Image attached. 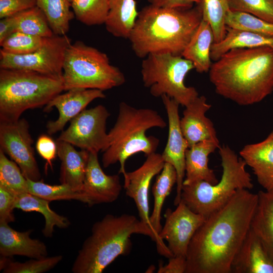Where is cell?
<instances>
[{"label":"cell","mask_w":273,"mask_h":273,"mask_svg":"<svg viewBox=\"0 0 273 273\" xmlns=\"http://www.w3.org/2000/svg\"><path fill=\"white\" fill-rule=\"evenodd\" d=\"M257 201V193L240 189L224 207L208 217L189 244L186 273H231Z\"/></svg>","instance_id":"cell-1"},{"label":"cell","mask_w":273,"mask_h":273,"mask_svg":"<svg viewBox=\"0 0 273 273\" xmlns=\"http://www.w3.org/2000/svg\"><path fill=\"white\" fill-rule=\"evenodd\" d=\"M208 72L219 95L241 106L256 104L273 92V49H231Z\"/></svg>","instance_id":"cell-2"},{"label":"cell","mask_w":273,"mask_h":273,"mask_svg":"<svg viewBox=\"0 0 273 273\" xmlns=\"http://www.w3.org/2000/svg\"><path fill=\"white\" fill-rule=\"evenodd\" d=\"M133 234L149 237L155 242L158 252L167 258L172 256L167 245L151 228L134 215L106 214L95 222L90 235L84 240L73 262L74 273H101L119 256L130 251Z\"/></svg>","instance_id":"cell-3"},{"label":"cell","mask_w":273,"mask_h":273,"mask_svg":"<svg viewBox=\"0 0 273 273\" xmlns=\"http://www.w3.org/2000/svg\"><path fill=\"white\" fill-rule=\"evenodd\" d=\"M202 19L198 5L189 9L165 8L149 5L139 12L128 38L134 54L181 55Z\"/></svg>","instance_id":"cell-4"},{"label":"cell","mask_w":273,"mask_h":273,"mask_svg":"<svg viewBox=\"0 0 273 273\" xmlns=\"http://www.w3.org/2000/svg\"><path fill=\"white\" fill-rule=\"evenodd\" d=\"M166 126L156 111L135 108L121 102L116 121L108 132L109 144L102 155L103 166L107 168L119 162V172L124 175L126 172L125 162L130 156L140 152L146 156L156 152L159 140L153 136H148L146 131L153 127L164 128Z\"/></svg>","instance_id":"cell-5"},{"label":"cell","mask_w":273,"mask_h":273,"mask_svg":"<svg viewBox=\"0 0 273 273\" xmlns=\"http://www.w3.org/2000/svg\"><path fill=\"white\" fill-rule=\"evenodd\" d=\"M64 90L62 77L0 68V121H16L26 110L45 107Z\"/></svg>","instance_id":"cell-6"},{"label":"cell","mask_w":273,"mask_h":273,"mask_svg":"<svg viewBox=\"0 0 273 273\" xmlns=\"http://www.w3.org/2000/svg\"><path fill=\"white\" fill-rule=\"evenodd\" d=\"M218 149L222 167L220 180L214 185L198 181L183 185L181 189L180 201L206 218L224 207L238 190L253 187L244 160L227 145Z\"/></svg>","instance_id":"cell-7"},{"label":"cell","mask_w":273,"mask_h":273,"mask_svg":"<svg viewBox=\"0 0 273 273\" xmlns=\"http://www.w3.org/2000/svg\"><path fill=\"white\" fill-rule=\"evenodd\" d=\"M62 78L65 91L77 88L104 91L125 82L124 74L111 64L106 54L80 40L71 43L66 51Z\"/></svg>","instance_id":"cell-8"},{"label":"cell","mask_w":273,"mask_h":273,"mask_svg":"<svg viewBox=\"0 0 273 273\" xmlns=\"http://www.w3.org/2000/svg\"><path fill=\"white\" fill-rule=\"evenodd\" d=\"M193 69V63L181 55L157 53L143 59L141 73L144 85L152 96L166 95L186 107L199 96L195 87L186 86L184 82Z\"/></svg>","instance_id":"cell-9"},{"label":"cell","mask_w":273,"mask_h":273,"mask_svg":"<svg viewBox=\"0 0 273 273\" xmlns=\"http://www.w3.org/2000/svg\"><path fill=\"white\" fill-rule=\"evenodd\" d=\"M71 43L66 35L54 34L44 37L41 46L24 55L0 51V68L28 70L56 77H62L66 51Z\"/></svg>","instance_id":"cell-10"},{"label":"cell","mask_w":273,"mask_h":273,"mask_svg":"<svg viewBox=\"0 0 273 273\" xmlns=\"http://www.w3.org/2000/svg\"><path fill=\"white\" fill-rule=\"evenodd\" d=\"M110 113L102 105L85 109L70 121L57 140L66 142L89 152H104L108 147L106 122Z\"/></svg>","instance_id":"cell-11"},{"label":"cell","mask_w":273,"mask_h":273,"mask_svg":"<svg viewBox=\"0 0 273 273\" xmlns=\"http://www.w3.org/2000/svg\"><path fill=\"white\" fill-rule=\"evenodd\" d=\"M29 128V124L24 118L0 121V149L17 164L27 179L38 181L41 174Z\"/></svg>","instance_id":"cell-12"},{"label":"cell","mask_w":273,"mask_h":273,"mask_svg":"<svg viewBox=\"0 0 273 273\" xmlns=\"http://www.w3.org/2000/svg\"><path fill=\"white\" fill-rule=\"evenodd\" d=\"M165 217V224L159 234L160 238L167 242L173 256L187 258L190 241L206 218L193 212L182 201L174 210L167 209Z\"/></svg>","instance_id":"cell-13"},{"label":"cell","mask_w":273,"mask_h":273,"mask_svg":"<svg viewBox=\"0 0 273 273\" xmlns=\"http://www.w3.org/2000/svg\"><path fill=\"white\" fill-rule=\"evenodd\" d=\"M164 163L161 154L155 152L147 156L145 161L139 168L123 175L126 195L133 200L140 219L148 224L162 241L151 224L149 191L153 178L161 172Z\"/></svg>","instance_id":"cell-14"},{"label":"cell","mask_w":273,"mask_h":273,"mask_svg":"<svg viewBox=\"0 0 273 273\" xmlns=\"http://www.w3.org/2000/svg\"><path fill=\"white\" fill-rule=\"evenodd\" d=\"M161 99L168 121V139L161 155L164 162L171 164L176 172V191L174 200V205L176 206L180 201L185 177V153L189 146L180 125L179 104L166 95L161 96Z\"/></svg>","instance_id":"cell-15"},{"label":"cell","mask_w":273,"mask_h":273,"mask_svg":"<svg viewBox=\"0 0 273 273\" xmlns=\"http://www.w3.org/2000/svg\"><path fill=\"white\" fill-rule=\"evenodd\" d=\"M98 153L89 152L81 192L89 206L116 201L120 195L122 186L118 174L107 175L103 170Z\"/></svg>","instance_id":"cell-16"},{"label":"cell","mask_w":273,"mask_h":273,"mask_svg":"<svg viewBox=\"0 0 273 273\" xmlns=\"http://www.w3.org/2000/svg\"><path fill=\"white\" fill-rule=\"evenodd\" d=\"M59 94L53 98L45 107L43 111L48 112L55 107L58 111L59 116L54 121H49L47 124L49 134L52 135L62 131L66 124L80 112L95 99L105 98L103 91L97 89L73 88Z\"/></svg>","instance_id":"cell-17"},{"label":"cell","mask_w":273,"mask_h":273,"mask_svg":"<svg viewBox=\"0 0 273 273\" xmlns=\"http://www.w3.org/2000/svg\"><path fill=\"white\" fill-rule=\"evenodd\" d=\"M211 107L204 96H199L185 107L180 125L189 147L205 140L219 143L212 122L206 116Z\"/></svg>","instance_id":"cell-18"},{"label":"cell","mask_w":273,"mask_h":273,"mask_svg":"<svg viewBox=\"0 0 273 273\" xmlns=\"http://www.w3.org/2000/svg\"><path fill=\"white\" fill-rule=\"evenodd\" d=\"M231 273H273V260L250 228L234 258Z\"/></svg>","instance_id":"cell-19"},{"label":"cell","mask_w":273,"mask_h":273,"mask_svg":"<svg viewBox=\"0 0 273 273\" xmlns=\"http://www.w3.org/2000/svg\"><path fill=\"white\" fill-rule=\"evenodd\" d=\"M241 157L251 168L259 184L267 192L273 191V130L262 141L246 145Z\"/></svg>","instance_id":"cell-20"},{"label":"cell","mask_w":273,"mask_h":273,"mask_svg":"<svg viewBox=\"0 0 273 273\" xmlns=\"http://www.w3.org/2000/svg\"><path fill=\"white\" fill-rule=\"evenodd\" d=\"M32 232V230L19 232L10 227L9 223H0L1 256L20 255L35 259L48 256L46 245L38 239L30 238Z\"/></svg>","instance_id":"cell-21"},{"label":"cell","mask_w":273,"mask_h":273,"mask_svg":"<svg viewBox=\"0 0 273 273\" xmlns=\"http://www.w3.org/2000/svg\"><path fill=\"white\" fill-rule=\"evenodd\" d=\"M57 156L61 161L59 180L61 184L80 191L82 188L89 152L85 150H76L72 145L56 140Z\"/></svg>","instance_id":"cell-22"},{"label":"cell","mask_w":273,"mask_h":273,"mask_svg":"<svg viewBox=\"0 0 273 273\" xmlns=\"http://www.w3.org/2000/svg\"><path fill=\"white\" fill-rule=\"evenodd\" d=\"M219 147V143L205 140L194 144L186 150L185 177L183 185H188L201 180L212 185L218 181L213 170L208 167V157Z\"/></svg>","instance_id":"cell-23"},{"label":"cell","mask_w":273,"mask_h":273,"mask_svg":"<svg viewBox=\"0 0 273 273\" xmlns=\"http://www.w3.org/2000/svg\"><path fill=\"white\" fill-rule=\"evenodd\" d=\"M214 36L209 23L202 19L194 34L181 54L191 61L197 72H208L212 65L210 51Z\"/></svg>","instance_id":"cell-24"},{"label":"cell","mask_w":273,"mask_h":273,"mask_svg":"<svg viewBox=\"0 0 273 273\" xmlns=\"http://www.w3.org/2000/svg\"><path fill=\"white\" fill-rule=\"evenodd\" d=\"M223 39L213 42L210 51L211 60L215 61L233 49H251L268 47L273 49V36L226 27Z\"/></svg>","instance_id":"cell-25"},{"label":"cell","mask_w":273,"mask_h":273,"mask_svg":"<svg viewBox=\"0 0 273 273\" xmlns=\"http://www.w3.org/2000/svg\"><path fill=\"white\" fill-rule=\"evenodd\" d=\"M250 229L258 237L273 260V191H260Z\"/></svg>","instance_id":"cell-26"},{"label":"cell","mask_w":273,"mask_h":273,"mask_svg":"<svg viewBox=\"0 0 273 273\" xmlns=\"http://www.w3.org/2000/svg\"><path fill=\"white\" fill-rule=\"evenodd\" d=\"M138 14L135 0H109L106 30L115 37L128 38Z\"/></svg>","instance_id":"cell-27"},{"label":"cell","mask_w":273,"mask_h":273,"mask_svg":"<svg viewBox=\"0 0 273 273\" xmlns=\"http://www.w3.org/2000/svg\"><path fill=\"white\" fill-rule=\"evenodd\" d=\"M50 202L29 193H24L16 195L15 208L25 212L40 213L45 219L42 233L45 237H51L55 226L66 229L70 225V222L66 217L53 211L49 206Z\"/></svg>","instance_id":"cell-28"},{"label":"cell","mask_w":273,"mask_h":273,"mask_svg":"<svg viewBox=\"0 0 273 273\" xmlns=\"http://www.w3.org/2000/svg\"><path fill=\"white\" fill-rule=\"evenodd\" d=\"M176 180L177 174L174 167L171 164L165 162L152 188L154 206L150 219L152 228L158 237L162 227L161 215L163 205Z\"/></svg>","instance_id":"cell-29"},{"label":"cell","mask_w":273,"mask_h":273,"mask_svg":"<svg viewBox=\"0 0 273 273\" xmlns=\"http://www.w3.org/2000/svg\"><path fill=\"white\" fill-rule=\"evenodd\" d=\"M37 6L44 14L54 34L64 35L69 29L74 17L68 0H36Z\"/></svg>","instance_id":"cell-30"},{"label":"cell","mask_w":273,"mask_h":273,"mask_svg":"<svg viewBox=\"0 0 273 273\" xmlns=\"http://www.w3.org/2000/svg\"><path fill=\"white\" fill-rule=\"evenodd\" d=\"M13 16L16 31L41 37H51L54 34L46 16L37 6Z\"/></svg>","instance_id":"cell-31"},{"label":"cell","mask_w":273,"mask_h":273,"mask_svg":"<svg viewBox=\"0 0 273 273\" xmlns=\"http://www.w3.org/2000/svg\"><path fill=\"white\" fill-rule=\"evenodd\" d=\"M74 17L81 23L94 26L105 24L109 11V0H72Z\"/></svg>","instance_id":"cell-32"},{"label":"cell","mask_w":273,"mask_h":273,"mask_svg":"<svg viewBox=\"0 0 273 273\" xmlns=\"http://www.w3.org/2000/svg\"><path fill=\"white\" fill-rule=\"evenodd\" d=\"M197 5L201 8L202 19L208 22L212 28L214 42H219L226 32L225 20L230 10L229 1L200 0Z\"/></svg>","instance_id":"cell-33"},{"label":"cell","mask_w":273,"mask_h":273,"mask_svg":"<svg viewBox=\"0 0 273 273\" xmlns=\"http://www.w3.org/2000/svg\"><path fill=\"white\" fill-rule=\"evenodd\" d=\"M27 180V193L50 202L56 200H75L85 203L83 195L80 191L62 184L52 185L41 180Z\"/></svg>","instance_id":"cell-34"},{"label":"cell","mask_w":273,"mask_h":273,"mask_svg":"<svg viewBox=\"0 0 273 273\" xmlns=\"http://www.w3.org/2000/svg\"><path fill=\"white\" fill-rule=\"evenodd\" d=\"M0 187L15 195L27 193V180L17 164L0 149Z\"/></svg>","instance_id":"cell-35"},{"label":"cell","mask_w":273,"mask_h":273,"mask_svg":"<svg viewBox=\"0 0 273 273\" xmlns=\"http://www.w3.org/2000/svg\"><path fill=\"white\" fill-rule=\"evenodd\" d=\"M225 23L232 28L273 36V23L247 13L229 10Z\"/></svg>","instance_id":"cell-36"},{"label":"cell","mask_w":273,"mask_h":273,"mask_svg":"<svg viewBox=\"0 0 273 273\" xmlns=\"http://www.w3.org/2000/svg\"><path fill=\"white\" fill-rule=\"evenodd\" d=\"M9 257H2L1 269L4 273H42L56 266L62 259V255L32 258L24 262L12 261Z\"/></svg>","instance_id":"cell-37"},{"label":"cell","mask_w":273,"mask_h":273,"mask_svg":"<svg viewBox=\"0 0 273 273\" xmlns=\"http://www.w3.org/2000/svg\"><path fill=\"white\" fill-rule=\"evenodd\" d=\"M44 37L15 31L0 43L7 53L24 55L34 52L42 44Z\"/></svg>","instance_id":"cell-38"},{"label":"cell","mask_w":273,"mask_h":273,"mask_svg":"<svg viewBox=\"0 0 273 273\" xmlns=\"http://www.w3.org/2000/svg\"><path fill=\"white\" fill-rule=\"evenodd\" d=\"M230 10L247 13L273 23V0H229Z\"/></svg>","instance_id":"cell-39"},{"label":"cell","mask_w":273,"mask_h":273,"mask_svg":"<svg viewBox=\"0 0 273 273\" xmlns=\"http://www.w3.org/2000/svg\"><path fill=\"white\" fill-rule=\"evenodd\" d=\"M36 149L39 155L46 161L45 172L48 166L52 167V162L57 155L56 141L46 134H41L38 138L36 143Z\"/></svg>","instance_id":"cell-40"},{"label":"cell","mask_w":273,"mask_h":273,"mask_svg":"<svg viewBox=\"0 0 273 273\" xmlns=\"http://www.w3.org/2000/svg\"><path fill=\"white\" fill-rule=\"evenodd\" d=\"M16 195L0 187V223H9L15 221L13 210Z\"/></svg>","instance_id":"cell-41"},{"label":"cell","mask_w":273,"mask_h":273,"mask_svg":"<svg viewBox=\"0 0 273 273\" xmlns=\"http://www.w3.org/2000/svg\"><path fill=\"white\" fill-rule=\"evenodd\" d=\"M35 6L36 0H0V18L14 15Z\"/></svg>","instance_id":"cell-42"},{"label":"cell","mask_w":273,"mask_h":273,"mask_svg":"<svg viewBox=\"0 0 273 273\" xmlns=\"http://www.w3.org/2000/svg\"><path fill=\"white\" fill-rule=\"evenodd\" d=\"M169 259L168 262L163 265L159 263L158 273H186L187 258L184 256H172Z\"/></svg>","instance_id":"cell-43"},{"label":"cell","mask_w":273,"mask_h":273,"mask_svg":"<svg viewBox=\"0 0 273 273\" xmlns=\"http://www.w3.org/2000/svg\"><path fill=\"white\" fill-rule=\"evenodd\" d=\"M150 5L154 6L173 9H189L194 4L200 3V0H147Z\"/></svg>","instance_id":"cell-44"},{"label":"cell","mask_w":273,"mask_h":273,"mask_svg":"<svg viewBox=\"0 0 273 273\" xmlns=\"http://www.w3.org/2000/svg\"><path fill=\"white\" fill-rule=\"evenodd\" d=\"M16 31L13 16L3 18L0 20V43Z\"/></svg>","instance_id":"cell-45"},{"label":"cell","mask_w":273,"mask_h":273,"mask_svg":"<svg viewBox=\"0 0 273 273\" xmlns=\"http://www.w3.org/2000/svg\"><path fill=\"white\" fill-rule=\"evenodd\" d=\"M68 1H69L70 2V3H71V1H72V0H68Z\"/></svg>","instance_id":"cell-46"}]
</instances>
